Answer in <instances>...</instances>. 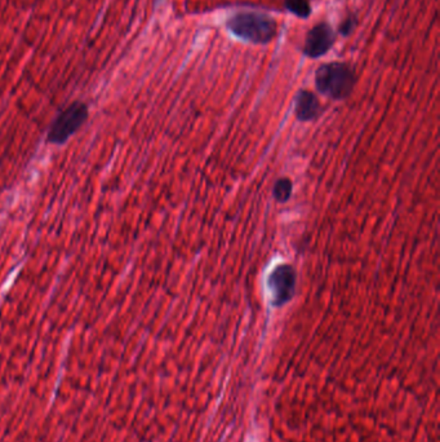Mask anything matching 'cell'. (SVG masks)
I'll return each instance as SVG.
<instances>
[{"label":"cell","mask_w":440,"mask_h":442,"mask_svg":"<svg viewBox=\"0 0 440 442\" xmlns=\"http://www.w3.org/2000/svg\"><path fill=\"white\" fill-rule=\"evenodd\" d=\"M227 28L245 42L265 44L277 36V22L266 14L242 12L234 14L226 23Z\"/></svg>","instance_id":"1"},{"label":"cell","mask_w":440,"mask_h":442,"mask_svg":"<svg viewBox=\"0 0 440 442\" xmlns=\"http://www.w3.org/2000/svg\"><path fill=\"white\" fill-rule=\"evenodd\" d=\"M357 82L355 73L348 63H331L321 66L315 75L316 88L335 100L348 98Z\"/></svg>","instance_id":"2"},{"label":"cell","mask_w":440,"mask_h":442,"mask_svg":"<svg viewBox=\"0 0 440 442\" xmlns=\"http://www.w3.org/2000/svg\"><path fill=\"white\" fill-rule=\"evenodd\" d=\"M88 117V107L83 102H74L68 106L55 122L52 123L48 132L50 144L61 145L77 132Z\"/></svg>","instance_id":"3"},{"label":"cell","mask_w":440,"mask_h":442,"mask_svg":"<svg viewBox=\"0 0 440 442\" xmlns=\"http://www.w3.org/2000/svg\"><path fill=\"white\" fill-rule=\"evenodd\" d=\"M336 34L328 23H318L306 36L304 52L311 58L324 56L335 44Z\"/></svg>","instance_id":"4"},{"label":"cell","mask_w":440,"mask_h":442,"mask_svg":"<svg viewBox=\"0 0 440 442\" xmlns=\"http://www.w3.org/2000/svg\"><path fill=\"white\" fill-rule=\"evenodd\" d=\"M270 283L275 295V304L281 305L283 302H288L294 296L296 288L294 269L288 265L277 268L270 278Z\"/></svg>","instance_id":"5"},{"label":"cell","mask_w":440,"mask_h":442,"mask_svg":"<svg viewBox=\"0 0 440 442\" xmlns=\"http://www.w3.org/2000/svg\"><path fill=\"white\" fill-rule=\"evenodd\" d=\"M321 112V104L314 93L301 91L296 100V115L300 120H314Z\"/></svg>","instance_id":"6"},{"label":"cell","mask_w":440,"mask_h":442,"mask_svg":"<svg viewBox=\"0 0 440 442\" xmlns=\"http://www.w3.org/2000/svg\"><path fill=\"white\" fill-rule=\"evenodd\" d=\"M286 7L301 19H306L311 14L310 0H286Z\"/></svg>","instance_id":"7"},{"label":"cell","mask_w":440,"mask_h":442,"mask_svg":"<svg viewBox=\"0 0 440 442\" xmlns=\"http://www.w3.org/2000/svg\"><path fill=\"white\" fill-rule=\"evenodd\" d=\"M291 193H292V183L288 179H280L279 181L275 184L274 196L277 198L278 202H286L291 196Z\"/></svg>","instance_id":"8"},{"label":"cell","mask_w":440,"mask_h":442,"mask_svg":"<svg viewBox=\"0 0 440 442\" xmlns=\"http://www.w3.org/2000/svg\"><path fill=\"white\" fill-rule=\"evenodd\" d=\"M354 26H355V21L354 20H346L341 25V33H343V36H348L350 31L354 28Z\"/></svg>","instance_id":"9"}]
</instances>
